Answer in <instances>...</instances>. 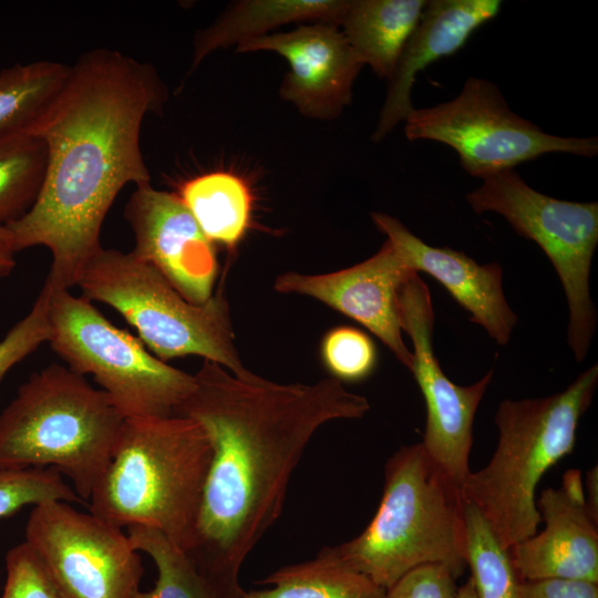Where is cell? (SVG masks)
I'll use <instances>...</instances> for the list:
<instances>
[{
  "instance_id": "3957f363",
  "label": "cell",
  "mask_w": 598,
  "mask_h": 598,
  "mask_svg": "<svg viewBox=\"0 0 598 598\" xmlns=\"http://www.w3.org/2000/svg\"><path fill=\"white\" fill-rule=\"evenodd\" d=\"M212 455L206 432L189 417L125 419L89 512L121 528H155L187 553Z\"/></svg>"
},
{
  "instance_id": "8fae6325",
  "label": "cell",
  "mask_w": 598,
  "mask_h": 598,
  "mask_svg": "<svg viewBox=\"0 0 598 598\" xmlns=\"http://www.w3.org/2000/svg\"><path fill=\"white\" fill-rule=\"evenodd\" d=\"M25 543L65 598H137L143 565L121 527L62 501L34 505Z\"/></svg>"
},
{
  "instance_id": "d6a6232c",
  "label": "cell",
  "mask_w": 598,
  "mask_h": 598,
  "mask_svg": "<svg viewBox=\"0 0 598 598\" xmlns=\"http://www.w3.org/2000/svg\"><path fill=\"white\" fill-rule=\"evenodd\" d=\"M17 252L10 230L0 227V278L7 277L14 268Z\"/></svg>"
},
{
  "instance_id": "9a60e30c",
  "label": "cell",
  "mask_w": 598,
  "mask_h": 598,
  "mask_svg": "<svg viewBox=\"0 0 598 598\" xmlns=\"http://www.w3.org/2000/svg\"><path fill=\"white\" fill-rule=\"evenodd\" d=\"M251 51H274L288 61L290 70L279 94L316 120H333L350 104L363 66L339 27L328 22L301 24L237 45V52Z\"/></svg>"
},
{
  "instance_id": "1f68e13d",
  "label": "cell",
  "mask_w": 598,
  "mask_h": 598,
  "mask_svg": "<svg viewBox=\"0 0 598 598\" xmlns=\"http://www.w3.org/2000/svg\"><path fill=\"white\" fill-rule=\"evenodd\" d=\"M518 598H598V584L557 578L523 580Z\"/></svg>"
},
{
  "instance_id": "30bf717a",
  "label": "cell",
  "mask_w": 598,
  "mask_h": 598,
  "mask_svg": "<svg viewBox=\"0 0 598 598\" xmlns=\"http://www.w3.org/2000/svg\"><path fill=\"white\" fill-rule=\"evenodd\" d=\"M409 141L430 140L453 148L471 176L514 169L548 153L594 157L598 137H564L544 132L514 113L496 84L470 76L453 100L413 109L405 120Z\"/></svg>"
},
{
  "instance_id": "6da1fadb",
  "label": "cell",
  "mask_w": 598,
  "mask_h": 598,
  "mask_svg": "<svg viewBox=\"0 0 598 598\" xmlns=\"http://www.w3.org/2000/svg\"><path fill=\"white\" fill-rule=\"evenodd\" d=\"M175 415L206 432L212 461L187 557L216 598H240L243 563L282 512L297 464L316 432L361 419L363 395L334 378L278 383L204 361Z\"/></svg>"
},
{
  "instance_id": "ffe728a7",
  "label": "cell",
  "mask_w": 598,
  "mask_h": 598,
  "mask_svg": "<svg viewBox=\"0 0 598 598\" xmlns=\"http://www.w3.org/2000/svg\"><path fill=\"white\" fill-rule=\"evenodd\" d=\"M427 0H349L341 31L363 65L390 79ZM339 25V27H340Z\"/></svg>"
},
{
  "instance_id": "44dd1931",
  "label": "cell",
  "mask_w": 598,
  "mask_h": 598,
  "mask_svg": "<svg viewBox=\"0 0 598 598\" xmlns=\"http://www.w3.org/2000/svg\"><path fill=\"white\" fill-rule=\"evenodd\" d=\"M178 196L214 245L234 249L245 236L252 197L239 176L227 172L203 174L186 182Z\"/></svg>"
},
{
  "instance_id": "277c9868",
  "label": "cell",
  "mask_w": 598,
  "mask_h": 598,
  "mask_svg": "<svg viewBox=\"0 0 598 598\" xmlns=\"http://www.w3.org/2000/svg\"><path fill=\"white\" fill-rule=\"evenodd\" d=\"M320 551L384 589L427 564L446 565L457 578L466 568L461 488L421 442L403 445L386 461L382 498L368 526Z\"/></svg>"
},
{
  "instance_id": "ba28073f",
  "label": "cell",
  "mask_w": 598,
  "mask_h": 598,
  "mask_svg": "<svg viewBox=\"0 0 598 598\" xmlns=\"http://www.w3.org/2000/svg\"><path fill=\"white\" fill-rule=\"evenodd\" d=\"M49 289V339L72 371L91 374L124 419L175 415L195 388L194 374L151 353L83 296Z\"/></svg>"
},
{
  "instance_id": "f1b7e54d",
  "label": "cell",
  "mask_w": 598,
  "mask_h": 598,
  "mask_svg": "<svg viewBox=\"0 0 598 598\" xmlns=\"http://www.w3.org/2000/svg\"><path fill=\"white\" fill-rule=\"evenodd\" d=\"M6 570L1 598H65L25 542L8 550Z\"/></svg>"
},
{
  "instance_id": "2e32d148",
  "label": "cell",
  "mask_w": 598,
  "mask_h": 598,
  "mask_svg": "<svg viewBox=\"0 0 598 598\" xmlns=\"http://www.w3.org/2000/svg\"><path fill=\"white\" fill-rule=\"evenodd\" d=\"M579 470L564 474L561 487L536 501L545 528L508 550L523 580L573 579L598 584V528L586 506Z\"/></svg>"
},
{
  "instance_id": "4fadbf2b",
  "label": "cell",
  "mask_w": 598,
  "mask_h": 598,
  "mask_svg": "<svg viewBox=\"0 0 598 598\" xmlns=\"http://www.w3.org/2000/svg\"><path fill=\"white\" fill-rule=\"evenodd\" d=\"M124 217L134 235V255L188 301L200 305L213 296L218 274L215 246L177 194L155 189L151 183L136 186Z\"/></svg>"
},
{
  "instance_id": "484cf974",
  "label": "cell",
  "mask_w": 598,
  "mask_h": 598,
  "mask_svg": "<svg viewBox=\"0 0 598 598\" xmlns=\"http://www.w3.org/2000/svg\"><path fill=\"white\" fill-rule=\"evenodd\" d=\"M126 528L134 549L146 553L158 571L155 587L137 598H216L186 553L162 532L141 525Z\"/></svg>"
},
{
  "instance_id": "4316f807",
  "label": "cell",
  "mask_w": 598,
  "mask_h": 598,
  "mask_svg": "<svg viewBox=\"0 0 598 598\" xmlns=\"http://www.w3.org/2000/svg\"><path fill=\"white\" fill-rule=\"evenodd\" d=\"M51 501L83 503L55 468L0 467V518L27 505Z\"/></svg>"
},
{
  "instance_id": "cb8c5ba5",
  "label": "cell",
  "mask_w": 598,
  "mask_h": 598,
  "mask_svg": "<svg viewBox=\"0 0 598 598\" xmlns=\"http://www.w3.org/2000/svg\"><path fill=\"white\" fill-rule=\"evenodd\" d=\"M71 66L52 61L0 70V135L28 128L66 81Z\"/></svg>"
},
{
  "instance_id": "f546056e",
  "label": "cell",
  "mask_w": 598,
  "mask_h": 598,
  "mask_svg": "<svg viewBox=\"0 0 598 598\" xmlns=\"http://www.w3.org/2000/svg\"><path fill=\"white\" fill-rule=\"evenodd\" d=\"M49 289L43 286L30 311L0 341V381L49 339Z\"/></svg>"
},
{
  "instance_id": "8992f818",
  "label": "cell",
  "mask_w": 598,
  "mask_h": 598,
  "mask_svg": "<svg viewBox=\"0 0 598 598\" xmlns=\"http://www.w3.org/2000/svg\"><path fill=\"white\" fill-rule=\"evenodd\" d=\"M124 417L68 367L33 373L0 414V467H52L87 502L114 453Z\"/></svg>"
},
{
  "instance_id": "d4e9b609",
  "label": "cell",
  "mask_w": 598,
  "mask_h": 598,
  "mask_svg": "<svg viewBox=\"0 0 598 598\" xmlns=\"http://www.w3.org/2000/svg\"><path fill=\"white\" fill-rule=\"evenodd\" d=\"M466 567L476 598H518L519 579L504 549L480 511L464 501Z\"/></svg>"
},
{
  "instance_id": "5bb4252c",
  "label": "cell",
  "mask_w": 598,
  "mask_h": 598,
  "mask_svg": "<svg viewBox=\"0 0 598 598\" xmlns=\"http://www.w3.org/2000/svg\"><path fill=\"white\" fill-rule=\"evenodd\" d=\"M411 271L385 239L370 258L327 274H280L274 289L313 298L363 326L385 344L409 371L413 355L402 337L399 289Z\"/></svg>"
},
{
  "instance_id": "836d02e7",
  "label": "cell",
  "mask_w": 598,
  "mask_h": 598,
  "mask_svg": "<svg viewBox=\"0 0 598 598\" xmlns=\"http://www.w3.org/2000/svg\"><path fill=\"white\" fill-rule=\"evenodd\" d=\"M586 491L588 497L585 498L586 506L591 518L598 523V470L597 466L590 468L586 474Z\"/></svg>"
},
{
  "instance_id": "603a6c76",
  "label": "cell",
  "mask_w": 598,
  "mask_h": 598,
  "mask_svg": "<svg viewBox=\"0 0 598 598\" xmlns=\"http://www.w3.org/2000/svg\"><path fill=\"white\" fill-rule=\"evenodd\" d=\"M44 142L27 132L0 135V227L25 215L35 203L45 177Z\"/></svg>"
},
{
  "instance_id": "e575fe53",
  "label": "cell",
  "mask_w": 598,
  "mask_h": 598,
  "mask_svg": "<svg viewBox=\"0 0 598 598\" xmlns=\"http://www.w3.org/2000/svg\"><path fill=\"white\" fill-rule=\"evenodd\" d=\"M455 598H476L475 589L471 577L457 588Z\"/></svg>"
},
{
  "instance_id": "5b68a950",
  "label": "cell",
  "mask_w": 598,
  "mask_h": 598,
  "mask_svg": "<svg viewBox=\"0 0 598 598\" xmlns=\"http://www.w3.org/2000/svg\"><path fill=\"white\" fill-rule=\"evenodd\" d=\"M597 384L594 364L561 392L499 403L497 446L483 468L470 472L461 495L480 511L504 549L536 534L542 522L536 487L553 465L573 452L579 421Z\"/></svg>"
},
{
  "instance_id": "52a82bcc",
  "label": "cell",
  "mask_w": 598,
  "mask_h": 598,
  "mask_svg": "<svg viewBox=\"0 0 598 598\" xmlns=\"http://www.w3.org/2000/svg\"><path fill=\"white\" fill-rule=\"evenodd\" d=\"M90 301L116 310L147 350L164 362L198 355L235 374L248 371L235 344L227 298L216 292L196 305L131 250L101 248L78 285Z\"/></svg>"
},
{
  "instance_id": "7402d4cb",
  "label": "cell",
  "mask_w": 598,
  "mask_h": 598,
  "mask_svg": "<svg viewBox=\"0 0 598 598\" xmlns=\"http://www.w3.org/2000/svg\"><path fill=\"white\" fill-rule=\"evenodd\" d=\"M270 589L240 598H384L385 589L365 575L319 551L315 559L281 567L260 581Z\"/></svg>"
},
{
  "instance_id": "83f0119b",
  "label": "cell",
  "mask_w": 598,
  "mask_h": 598,
  "mask_svg": "<svg viewBox=\"0 0 598 598\" xmlns=\"http://www.w3.org/2000/svg\"><path fill=\"white\" fill-rule=\"evenodd\" d=\"M320 353L331 377L342 383L367 379L378 364L373 340L362 330L350 326H339L327 331Z\"/></svg>"
},
{
  "instance_id": "d6986e66",
  "label": "cell",
  "mask_w": 598,
  "mask_h": 598,
  "mask_svg": "<svg viewBox=\"0 0 598 598\" xmlns=\"http://www.w3.org/2000/svg\"><path fill=\"white\" fill-rule=\"evenodd\" d=\"M349 0H244L230 4L194 38L190 72L218 49L266 35L290 22L340 25Z\"/></svg>"
},
{
  "instance_id": "9c48e42d",
  "label": "cell",
  "mask_w": 598,
  "mask_h": 598,
  "mask_svg": "<svg viewBox=\"0 0 598 598\" xmlns=\"http://www.w3.org/2000/svg\"><path fill=\"white\" fill-rule=\"evenodd\" d=\"M481 179L482 184L466 194V202L477 214L502 215L517 235L533 240L546 254L567 300V342L576 361L581 362L597 323L589 275L598 244V203L547 196L532 188L514 169Z\"/></svg>"
},
{
  "instance_id": "7c38bea8",
  "label": "cell",
  "mask_w": 598,
  "mask_h": 598,
  "mask_svg": "<svg viewBox=\"0 0 598 598\" xmlns=\"http://www.w3.org/2000/svg\"><path fill=\"white\" fill-rule=\"evenodd\" d=\"M398 308L401 329L413 346L410 371L426 406L421 443L431 460L461 488L471 472L474 416L494 371L471 385H457L445 375L433 349L431 293L417 272H411L402 282Z\"/></svg>"
},
{
  "instance_id": "7a4b0ae2",
  "label": "cell",
  "mask_w": 598,
  "mask_h": 598,
  "mask_svg": "<svg viewBox=\"0 0 598 598\" xmlns=\"http://www.w3.org/2000/svg\"><path fill=\"white\" fill-rule=\"evenodd\" d=\"M167 95L153 65L94 49L78 59L59 93L24 130L47 146L45 177L30 210L6 227L17 251L50 250L44 285L51 289L78 285L102 248V225L122 188L150 184L141 127L148 113L163 110Z\"/></svg>"
},
{
  "instance_id": "4dcf8cb0",
  "label": "cell",
  "mask_w": 598,
  "mask_h": 598,
  "mask_svg": "<svg viewBox=\"0 0 598 598\" xmlns=\"http://www.w3.org/2000/svg\"><path fill=\"white\" fill-rule=\"evenodd\" d=\"M456 576L443 564L419 566L385 589L384 598H455Z\"/></svg>"
},
{
  "instance_id": "e0dca14e",
  "label": "cell",
  "mask_w": 598,
  "mask_h": 598,
  "mask_svg": "<svg viewBox=\"0 0 598 598\" xmlns=\"http://www.w3.org/2000/svg\"><path fill=\"white\" fill-rule=\"evenodd\" d=\"M371 219L411 271L432 276L470 313L472 322L497 344L508 343L517 315L503 291L501 264L480 265L463 251L430 246L388 214L373 212Z\"/></svg>"
},
{
  "instance_id": "ac0fdd59",
  "label": "cell",
  "mask_w": 598,
  "mask_h": 598,
  "mask_svg": "<svg viewBox=\"0 0 598 598\" xmlns=\"http://www.w3.org/2000/svg\"><path fill=\"white\" fill-rule=\"evenodd\" d=\"M499 0H430L395 69L388 80L386 96L371 136L382 141L414 109L411 90L416 74L439 59L453 55L482 25L494 19Z\"/></svg>"
}]
</instances>
